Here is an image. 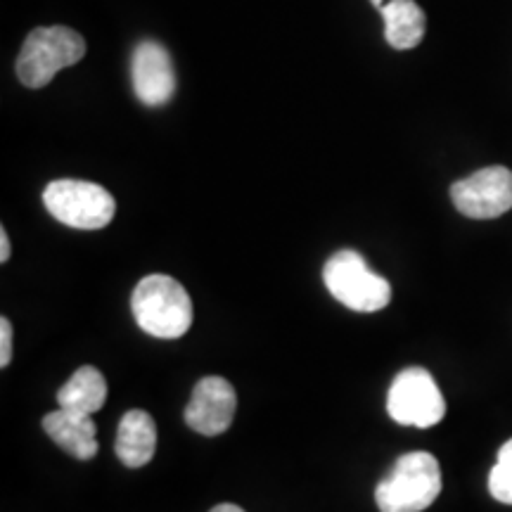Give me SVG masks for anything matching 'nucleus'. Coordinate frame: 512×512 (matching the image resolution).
<instances>
[{
    "mask_svg": "<svg viewBox=\"0 0 512 512\" xmlns=\"http://www.w3.org/2000/svg\"><path fill=\"white\" fill-rule=\"evenodd\" d=\"M131 81L145 107H162L176 93V72L169 50L157 41H140L131 57Z\"/></svg>",
    "mask_w": 512,
    "mask_h": 512,
    "instance_id": "nucleus-9",
    "label": "nucleus"
},
{
    "mask_svg": "<svg viewBox=\"0 0 512 512\" xmlns=\"http://www.w3.org/2000/svg\"><path fill=\"white\" fill-rule=\"evenodd\" d=\"M107 401V380L95 366H81L62 384L57 392V403L67 411L93 415Z\"/></svg>",
    "mask_w": 512,
    "mask_h": 512,
    "instance_id": "nucleus-13",
    "label": "nucleus"
},
{
    "mask_svg": "<svg viewBox=\"0 0 512 512\" xmlns=\"http://www.w3.org/2000/svg\"><path fill=\"white\" fill-rule=\"evenodd\" d=\"M114 451L117 458L131 470L136 467H145L155 458L157 451V425L147 411L133 408V411L124 413L119 420L117 441H114Z\"/></svg>",
    "mask_w": 512,
    "mask_h": 512,
    "instance_id": "nucleus-11",
    "label": "nucleus"
},
{
    "mask_svg": "<svg viewBox=\"0 0 512 512\" xmlns=\"http://www.w3.org/2000/svg\"><path fill=\"white\" fill-rule=\"evenodd\" d=\"M43 430L62 451L76 460H91L98 453V427L91 415L57 408L43 418Z\"/></svg>",
    "mask_w": 512,
    "mask_h": 512,
    "instance_id": "nucleus-10",
    "label": "nucleus"
},
{
    "mask_svg": "<svg viewBox=\"0 0 512 512\" xmlns=\"http://www.w3.org/2000/svg\"><path fill=\"white\" fill-rule=\"evenodd\" d=\"M387 413L399 425L420 430L439 425L446 415V399L430 370L413 366L401 370L389 384Z\"/></svg>",
    "mask_w": 512,
    "mask_h": 512,
    "instance_id": "nucleus-6",
    "label": "nucleus"
},
{
    "mask_svg": "<svg viewBox=\"0 0 512 512\" xmlns=\"http://www.w3.org/2000/svg\"><path fill=\"white\" fill-rule=\"evenodd\" d=\"M12 361V323L10 318H0V368H8Z\"/></svg>",
    "mask_w": 512,
    "mask_h": 512,
    "instance_id": "nucleus-15",
    "label": "nucleus"
},
{
    "mask_svg": "<svg viewBox=\"0 0 512 512\" xmlns=\"http://www.w3.org/2000/svg\"><path fill=\"white\" fill-rule=\"evenodd\" d=\"M209 512H245V510L235 503H221V505H216V508H211Z\"/></svg>",
    "mask_w": 512,
    "mask_h": 512,
    "instance_id": "nucleus-17",
    "label": "nucleus"
},
{
    "mask_svg": "<svg viewBox=\"0 0 512 512\" xmlns=\"http://www.w3.org/2000/svg\"><path fill=\"white\" fill-rule=\"evenodd\" d=\"M238 411V394L226 377H204L195 384L185 406V425L202 437H219L233 425Z\"/></svg>",
    "mask_w": 512,
    "mask_h": 512,
    "instance_id": "nucleus-8",
    "label": "nucleus"
},
{
    "mask_svg": "<svg viewBox=\"0 0 512 512\" xmlns=\"http://www.w3.org/2000/svg\"><path fill=\"white\" fill-rule=\"evenodd\" d=\"M384 38L394 50L420 46L427 31V17L415 0H389L382 5Z\"/></svg>",
    "mask_w": 512,
    "mask_h": 512,
    "instance_id": "nucleus-12",
    "label": "nucleus"
},
{
    "mask_svg": "<svg viewBox=\"0 0 512 512\" xmlns=\"http://www.w3.org/2000/svg\"><path fill=\"white\" fill-rule=\"evenodd\" d=\"M325 287L339 304L358 313H377L392 302V285L354 249H339L323 266Z\"/></svg>",
    "mask_w": 512,
    "mask_h": 512,
    "instance_id": "nucleus-3",
    "label": "nucleus"
},
{
    "mask_svg": "<svg viewBox=\"0 0 512 512\" xmlns=\"http://www.w3.org/2000/svg\"><path fill=\"white\" fill-rule=\"evenodd\" d=\"M441 494L439 460L427 451L406 453L377 484L375 503L380 512H422Z\"/></svg>",
    "mask_w": 512,
    "mask_h": 512,
    "instance_id": "nucleus-2",
    "label": "nucleus"
},
{
    "mask_svg": "<svg viewBox=\"0 0 512 512\" xmlns=\"http://www.w3.org/2000/svg\"><path fill=\"white\" fill-rule=\"evenodd\" d=\"M10 254H12V245L8 238V230L0 228V261H3V264H8Z\"/></svg>",
    "mask_w": 512,
    "mask_h": 512,
    "instance_id": "nucleus-16",
    "label": "nucleus"
},
{
    "mask_svg": "<svg viewBox=\"0 0 512 512\" xmlns=\"http://www.w3.org/2000/svg\"><path fill=\"white\" fill-rule=\"evenodd\" d=\"M451 202L467 219H498L512 209V171L486 166L451 185Z\"/></svg>",
    "mask_w": 512,
    "mask_h": 512,
    "instance_id": "nucleus-7",
    "label": "nucleus"
},
{
    "mask_svg": "<svg viewBox=\"0 0 512 512\" xmlns=\"http://www.w3.org/2000/svg\"><path fill=\"white\" fill-rule=\"evenodd\" d=\"M86 55V41L69 27H38L24 41L17 57V76L27 88H43L60 69L72 67Z\"/></svg>",
    "mask_w": 512,
    "mask_h": 512,
    "instance_id": "nucleus-4",
    "label": "nucleus"
},
{
    "mask_svg": "<svg viewBox=\"0 0 512 512\" xmlns=\"http://www.w3.org/2000/svg\"><path fill=\"white\" fill-rule=\"evenodd\" d=\"M138 328L157 339H178L192 325V299L171 275H145L131 294Z\"/></svg>",
    "mask_w": 512,
    "mask_h": 512,
    "instance_id": "nucleus-1",
    "label": "nucleus"
},
{
    "mask_svg": "<svg viewBox=\"0 0 512 512\" xmlns=\"http://www.w3.org/2000/svg\"><path fill=\"white\" fill-rule=\"evenodd\" d=\"M370 3H373V5H375V8H377V10H382V5H384V0H370Z\"/></svg>",
    "mask_w": 512,
    "mask_h": 512,
    "instance_id": "nucleus-18",
    "label": "nucleus"
},
{
    "mask_svg": "<svg viewBox=\"0 0 512 512\" xmlns=\"http://www.w3.org/2000/svg\"><path fill=\"white\" fill-rule=\"evenodd\" d=\"M489 491L498 503L512 505V439L498 451L496 465L489 472Z\"/></svg>",
    "mask_w": 512,
    "mask_h": 512,
    "instance_id": "nucleus-14",
    "label": "nucleus"
},
{
    "mask_svg": "<svg viewBox=\"0 0 512 512\" xmlns=\"http://www.w3.org/2000/svg\"><path fill=\"white\" fill-rule=\"evenodd\" d=\"M43 204L53 219L76 230H100L110 226L117 214V202L102 185L74 178L48 183Z\"/></svg>",
    "mask_w": 512,
    "mask_h": 512,
    "instance_id": "nucleus-5",
    "label": "nucleus"
}]
</instances>
